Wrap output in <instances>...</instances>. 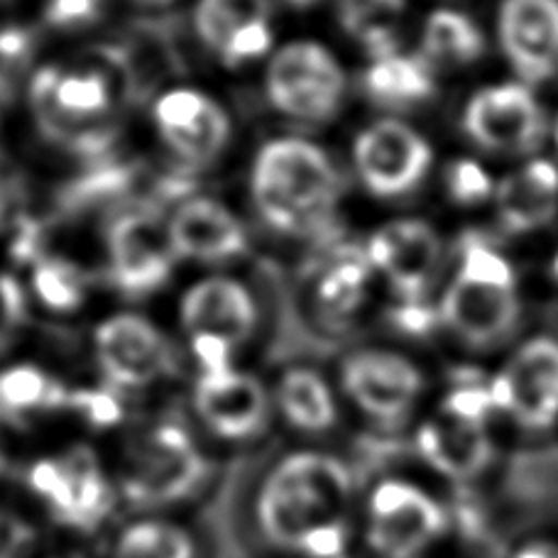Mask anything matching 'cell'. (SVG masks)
Listing matches in <instances>:
<instances>
[{
	"label": "cell",
	"mask_w": 558,
	"mask_h": 558,
	"mask_svg": "<svg viewBox=\"0 0 558 558\" xmlns=\"http://www.w3.org/2000/svg\"><path fill=\"white\" fill-rule=\"evenodd\" d=\"M353 475L328 453L302 451L279 461L257 495V524L277 549L306 558H341L348 542Z\"/></svg>",
	"instance_id": "6da1fadb"
},
{
	"label": "cell",
	"mask_w": 558,
	"mask_h": 558,
	"mask_svg": "<svg viewBox=\"0 0 558 558\" xmlns=\"http://www.w3.org/2000/svg\"><path fill=\"white\" fill-rule=\"evenodd\" d=\"M355 167L375 196H404L432 167V147L410 125L380 121L355 140Z\"/></svg>",
	"instance_id": "9c48e42d"
},
{
	"label": "cell",
	"mask_w": 558,
	"mask_h": 558,
	"mask_svg": "<svg viewBox=\"0 0 558 558\" xmlns=\"http://www.w3.org/2000/svg\"><path fill=\"white\" fill-rule=\"evenodd\" d=\"M371 260L361 251H345L328 267L318 284V299L331 314L343 316L363 302Z\"/></svg>",
	"instance_id": "f546056e"
},
{
	"label": "cell",
	"mask_w": 558,
	"mask_h": 558,
	"mask_svg": "<svg viewBox=\"0 0 558 558\" xmlns=\"http://www.w3.org/2000/svg\"><path fill=\"white\" fill-rule=\"evenodd\" d=\"M424 49L426 57L434 62L468 64L483 54L485 39L465 15L438 10L426 20L424 27Z\"/></svg>",
	"instance_id": "83f0119b"
},
{
	"label": "cell",
	"mask_w": 558,
	"mask_h": 558,
	"mask_svg": "<svg viewBox=\"0 0 558 558\" xmlns=\"http://www.w3.org/2000/svg\"><path fill=\"white\" fill-rule=\"evenodd\" d=\"M341 558H343V556H341Z\"/></svg>",
	"instance_id": "bcb514c9"
},
{
	"label": "cell",
	"mask_w": 558,
	"mask_h": 558,
	"mask_svg": "<svg viewBox=\"0 0 558 558\" xmlns=\"http://www.w3.org/2000/svg\"><path fill=\"white\" fill-rule=\"evenodd\" d=\"M192 348L198 365H202L204 375H221L233 371L231 367V343L221 341L214 336H194Z\"/></svg>",
	"instance_id": "60d3db41"
},
{
	"label": "cell",
	"mask_w": 558,
	"mask_h": 558,
	"mask_svg": "<svg viewBox=\"0 0 558 558\" xmlns=\"http://www.w3.org/2000/svg\"><path fill=\"white\" fill-rule=\"evenodd\" d=\"M72 395L54 377L33 365H15L0 373V422L23 426L29 416L64 407Z\"/></svg>",
	"instance_id": "603a6c76"
},
{
	"label": "cell",
	"mask_w": 558,
	"mask_h": 558,
	"mask_svg": "<svg viewBox=\"0 0 558 558\" xmlns=\"http://www.w3.org/2000/svg\"><path fill=\"white\" fill-rule=\"evenodd\" d=\"M448 517L434 497L404 481H383L367 502V546L380 558H416L444 534Z\"/></svg>",
	"instance_id": "52a82bcc"
},
{
	"label": "cell",
	"mask_w": 558,
	"mask_h": 558,
	"mask_svg": "<svg viewBox=\"0 0 558 558\" xmlns=\"http://www.w3.org/2000/svg\"><path fill=\"white\" fill-rule=\"evenodd\" d=\"M500 39L524 82L551 78L558 72V0H505Z\"/></svg>",
	"instance_id": "2e32d148"
},
{
	"label": "cell",
	"mask_w": 558,
	"mask_h": 558,
	"mask_svg": "<svg viewBox=\"0 0 558 558\" xmlns=\"http://www.w3.org/2000/svg\"><path fill=\"white\" fill-rule=\"evenodd\" d=\"M343 387L367 416L397 424L412 412L422 392V373L397 353L361 351L343 365Z\"/></svg>",
	"instance_id": "8fae6325"
},
{
	"label": "cell",
	"mask_w": 558,
	"mask_h": 558,
	"mask_svg": "<svg viewBox=\"0 0 558 558\" xmlns=\"http://www.w3.org/2000/svg\"><path fill=\"white\" fill-rule=\"evenodd\" d=\"M505 495L526 514L558 510V448L512 456L505 473Z\"/></svg>",
	"instance_id": "cb8c5ba5"
},
{
	"label": "cell",
	"mask_w": 558,
	"mask_h": 558,
	"mask_svg": "<svg viewBox=\"0 0 558 558\" xmlns=\"http://www.w3.org/2000/svg\"><path fill=\"white\" fill-rule=\"evenodd\" d=\"M155 123L165 143L186 162L206 165L223 153L231 121L206 94L177 88L155 104Z\"/></svg>",
	"instance_id": "5bb4252c"
},
{
	"label": "cell",
	"mask_w": 558,
	"mask_h": 558,
	"mask_svg": "<svg viewBox=\"0 0 558 558\" xmlns=\"http://www.w3.org/2000/svg\"><path fill=\"white\" fill-rule=\"evenodd\" d=\"M194 404L204 424L231 441H245L263 434L270 418V400H267L265 387L253 375L235 371L202 375L194 392Z\"/></svg>",
	"instance_id": "e0dca14e"
},
{
	"label": "cell",
	"mask_w": 558,
	"mask_h": 558,
	"mask_svg": "<svg viewBox=\"0 0 558 558\" xmlns=\"http://www.w3.org/2000/svg\"><path fill=\"white\" fill-rule=\"evenodd\" d=\"M448 192L458 204H477L493 194V179L475 162H453L448 169Z\"/></svg>",
	"instance_id": "836d02e7"
},
{
	"label": "cell",
	"mask_w": 558,
	"mask_h": 558,
	"mask_svg": "<svg viewBox=\"0 0 558 558\" xmlns=\"http://www.w3.org/2000/svg\"><path fill=\"white\" fill-rule=\"evenodd\" d=\"M177 255L202 263H223L245 251V231L226 206L211 198H194L167 226Z\"/></svg>",
	"instance_id": "ffe728a7"
},
{
	"label": "cell",
	"mask_w": 558,
	"mask_h": 558,
	"mask_svg": "<svg viewBox=\"0 0 558 558\" xmlns=\"http://www.w3.org/2000/svg\"><path fill=\"white\" fill-rule=\"evenodd\" d=\"M69 404H72L74 410L82 412V416L88 424H94L98 428L121 422V416H123V410H121V404H118L116 397L104 392V390L74 392Z\"/></svg>",
	"instance_id": "74e56055"
},
{
	"label": "cell",
	"mask_w": 558,
	"mask_h": 558,
	"mask_svg": "<svg viewBox=\"0 0 558 558\" xmlns=\"http://www.w3.org/2000/svg\"><path fill=\"white\" fill-rule=\"evenodd\" d=\"M101 15V0H47L45 20L52 27L72 29L92 25Z\"/></svg>",
	"instance_id": "8d00e7d4"
},
{
	"label": "cell",
	"mask_w": 558,
	"mask_h": 558,
	"mask_svg": "<svg viewBox=\"0 0 558 558\" xmlns=\"http://www.w3.org/2000/svg\"><path fill=\"white\" fill-rule=\"evenodd\" d=\"M554 272H556V277H558V257H556V263H554Z\"/></svg>",
	"instance_id": "f6af8a7d"
},
{
	"label": "cell",
	"mask_w": 558,
	"mask_h": 558,
	"mask_svg": "<svg viewBox=\"0 0 558 558\" xmlns=\"http://www.w3.org/2000/svg\"><path fill=\"white\" fill-rule=\"evenodd\" d=\"M438 318H441V312H436L434 306H428L424 299H416V302H402L400 306H395L390 312V322L407 336H428L436 328Z\"/></svg>",
	"instance_id": "f35d334b"
},
{
	"label": "cell",
	"mask_w": 558,
	"mask_h": 558,
	"mask_svg": "<svg viewBox=\"0 0 558 558\" xmlns=\"http://www.w3.org/2000/svg\"><path fill=\"white\" fill-rule=\"evenodd\" d=\"M29 101L37 128L49 143L74 149L78 155H98L111 145V86L96 69H39L29 86Z\"/></svg>",
	"instance_id": "3957f363"
},
{
	"label": "cell",
	"mask_w": 558,
	"mask_h": 558,
	"mask_svg": "<svg viewBox=\"0 0 558 558\" xmlns=\"http://www.w3.org/2000/svg\"><path fill=\"white\" fill-rule=\"evenodd\" d=\"M441 322L471 348H495L514 333L520 299L514 287L485 284L458 275L441 302Z\"/></svg>",
	"instance_id": "4fadbf2b"
},
{
	"label": "cell",
	"mask_w": 558,
	"mask_h": 558,
	"mask_svg": "<svg viewBox=\"0 0 558 558\" xmlns=\"http://www.w3.org/2000/svg\"><path fill=\"white\" fill-rule=\"evenodd\" d=\"M113 558H196V546L182 526L147 520L118 536Z\"/></svg>",
	"instance_id": "f1b7e54d"
},
{
	"label": "cell",
	"mask_w": 558,
	"mask_h": 558,
	"mask_svg": "<svg viewBox=\"0 0 558 558\" xmlns=\"http://www.w3.org/2000/svg\"><path fill=\"white\" fill-rule=\"evenodd\" d=\"M465 133L490 153L524 155L542 145L546 123L530 88L505 84L485 88L465 108Z\"/></svg>",
	"instance_id": "30bf717a"
},
{
	"label": "cell",
	"mask_w": 558,
	"mask_h": 558,
	"mask_svg": "<svg viewBox=\"0 0 558 558\" xmlns=\"http://www.w3.org/2000/svg\"><path fill=\"white\" fill-rule=\"evenodd\" d=\"M365 94L375 104L400 108L426 101L434 94L432 69L418 57L377 59L363 76Z\"/></svg>",
	"instance_id": "484cf974"
},
{
	"label": "cell",
	"mask_w": 558,
	"mask_h": 558,
	"mask_svg": "<svg viewBox=\"0 0 558 558\" xmlns=\"http://www.w3.org/2000/svg\"><path fill=\"white\" fill-rule=\"evenodd\" d=\"M270 0H198L194 25L204 45L223 52L231 37L253 23H267Z\"/></svg>",
	"instance_id": "4316f807"
},
{
	"label": "cell",
	"mask_w": 558,
	"mask_h": 558,
	"mask_svg": "<svg viewBox=\"0 0 558 558\" xmlns=\"http://www.w3.org/2000/svg\"><path fill=\"white\" fill-rule=\"evenodd\" d=\"M182 318L192 338L214 336L238 345L255 331L257 308L243 284L226 277H211L189 289Z\"/></svg>",
	"instance_id": "d6986e66"
},
{
	"label": "cell",
	"mask_w": 558,
	"mask_h": 558,
	"mask_svg": "<svg viewBox=\"0 0 558 558\" xmlns=\"http://www.w3.org/2000/svg\"><path fill=\"white\" fill-rule=\"evenodd\" d=\"M96 357L113 385L145 387L167 371L169 348L145 318L121 314L96 331Z\"/></svg>",
	"instance_id": "9a60e30c"
},
{
	"label": "cell",
	"mask_w": 558,
	"mask_h": 558,
	"mask_svg": "<svg viewBox=\"0 0 558 558\" xmlns=\"http://www.w3.org/2000/svg\"><path fill=\"white\" fill-rule=\"evenodd\" d=\"M514 558H558V546L546 544V542H534L517 551Z\"/></svg>",
	"instance_id": "b9f144b4"
},
{
	"label": "cell",
	"mask_w": 558,
	"mask_h": 558,
	"mask_svg": "<svg viewBox=\"0 0 558 558\" xmlns=\"http://www.w3.org/2000/svg\"><path fill=\"white\" fill-rule=\"evenodd\" d=\"M143 3H167V0H143Z\"/></svg>",
	"instance_id": "ee69618b"
},
{
	"label": "cell",
	"mask_w": 558,
	"mask_h": 558,
	"mask_svg": "<svg viewBox=\"0 0 558 558\" xmlns=\"http://www.w3.org/2000/svg\"><path fill=\"white\" fill-rule=\"evenodd\" d=\"M461 253H463V265L461 272L468 279H475V282L485 284H502V287H514V275L512 267L507 265L500 255H497L490 243L483 241L481 235H465L461 241Z\"/></svg>",
	"instance_id": "1f68e13d"
},
{
	"label": "cell",
	"mask_w": 558,
	"mask_h": 558,
	"mask_svg": "<svg viewBox=\"0 0 558 558\" xmlns=\"http://www.w3.org/2000/svg\"><path fill=\"white\" fill-rule=\"evenodd\" d=\"M25 322V296L17 279L0 275V353H5Z\"/></svg>",
	"instance_id": "e575fe53"
},
{
	"label": "cell",
	"mask_w": 558,
	"mask_h": 558,
	"mask_svg": "<svg viewBox=\"0 0 558 558\" xmlns=\"http://www.w3.org/2000/svg\"><path fill=\"white\" fill-rule=\"evenodd\" d=\"M272 45V29L270 23H253L231 37V43L226 45L221 52V59L226 64H245L253 59H260Z\"/></svg>",
	"instance_id": "d590c367"
},
{
	"label": "cell",
	"mask_w": 558,
	"mask_h": 558,
	"mask_svg": "<svg viewBox=\"0 0 558 558\" xmlns=\"http://www.w3.org/2000/svg\"><path fill=\"white\" fill-rule=\"evenodd\" d=\"M169 231L147 214H128L111 226L108 257L113 282L131 296H143L162 287L174 263Z\"/></svg>",
	"instance_id": "7c38bea8"
},
{
	"label": "cell",
	"mask_w": 558,
	"mask_h": 558,
	"mask_svg": "<svg viewBox=\"0 0 558 558\" xmlns=\"http://www.w3.org/2000/svg\"><path fill=\"white\" fill-rule=\"evenodd\" d=\"M33 287L39 302L54 312H74L76 306H82L86 294L84 275L74 263L62 257H43L35 265Z\"/></svg>",
	"instance_id": "4dcf8cb0"
},
{
	"label": "cell",
	"mask_w": 558,
	"mask_h": 558,
	"mask_svg": "<svg viewBox=\"0 0 558 558\" xmlns=\"http://www.w3.org/2000/svg\"><path fill=\"white\" fill-rule=\"evenodd\" d=\"M27 483L54 520L72 530H96L113 507L111 485L88 446H74L62 456L37 461L29 468Z\"/></svg>",
	"instance_id": "5b68a950"
},
{
	"label": "cell",
	"mask_w": 558,
	"mask_h": 558,
	"mask_svg": "<svg viewBox=\"0 0 558 558\" xmlns=\"http://www.w3.org/2000/svg\"><path fill=\"white\" fill-rule=\"evenodd\" d=\"M367 260L387 275L402 302H416L434 279L438 238L422 221H397L373 235Z\"/></svg>",
	"instance_id": "ac0fdd59"
},
{
	"label": "cell",
	"mask_w": 558,
	"mask_h": 558,
	"mask_svg": "<svg viewBox=\"0 0 558 558\" xmlns=\"http://www.w3.org/2000/svg\"><path fill=\"white\" fill-rule=\"evenodd\" d=\"M253 198L277 231L322 233L338 202V174L324 149L306 140H275L255 159Z\"/></svg>",
	"instance_id": "7a4b0ae2"
},
{
	"label": "cell",
	"mask_w": 558,
	"mask_h": 558,
	"mask_svg": "<svg viewBox=\"0 0 558 558\" xmlns=\"http://www.w3.org/2000/svg\"><path fill=\"white\" fill-rule=\"evenodd\" d=\"M493 410H497V407L493 402L490 385L453 387V392L444 402V416L468 424H485V418L490 416Z\"/></svg>",
	"instance_id": "d6a6232c"
},
{
	"label": "cell",
	"mask_w": 558,
	"mask_h": 558,
	"mask_svg": "<svg viewBox=\"0 0 558 558\" xmlns=\"http://www.w3.org/2000/svg\"><path fill=\"white\" fill-rule=\"evenodd\" d=\"M497 410L510 412L530 432H546L558 418V341L536 338L520 348L502 375L490 380Z\"/></svg>",
	"instance_id": "ba28073f"
},
{
	"label": "cell",
	"mask_w": 558,
	"mask_h": 558,
	"mask_svg": "<svg viewBox=\"0 0 558 558\" xmlns=\"http://www.w3.org/2000/svg\"><path fill=\"white\" fill-rule=\"evenodd\" d=\"M35 532L17 514L0 510V558H23L33 544Z\"/></svg>",
	"instance_id": "ab89813d"
},
{
	"label": "cell",
	"mask_w": 558,
	"mask_h": 558,
	"mask_svg": "<svg viewBox=\"0 0 558 558\" xmlns=\"http://www.w3.org/2000/svg\"><path fill=\"white\" fill-rule=\"evenodd\" d=\"M558 208V169L549 162H530L497 189V211L512 233L546 226Z\"/></svg>",
	"instance_id": "7402d4cb"
},
{
	"label": "cell",
	"mask_w": 558,
	"mask_h": 558,
	"mask_svg": "<svg viewBox=\"0 0 558 558\" xmlns=\"http://www.w3.org/2000/svg\"><path fill=\"white\" fill-rule=\"evenodd\" d=\"M206 475L208 465L192 436L182 426L165 424L133 448L123 493L137 507H167L194 495Z\"/></svg>",
	"instance_id": "277c9868"
},
{
	"label": "cell",
	"mask_w": 558,
	"mask_h": 558,
	"mask_svg": "<svg viewBox=\"0 0 558 558\" xmlns=\"http://www.w3.org/2000/svg\"><path fill=\"white\" fill-rule=\"evenodd\" d=\"M277 402L287 422L299 432L324 434L336 424V402L331 390H328L322 375L306 371V367H294L282 377Z\"/></svg>",
	"instance_id": "d4e9b609"
},
{
	"label": "cell",
	"mask_w": 558,
	"mask_h": 558,
	"mask_svg": "<svg viewBox=\"0 0 558 558\" xmlns=\"http://www.w3.org/2000/svg\"><path fill=\"white\" fill-rule=\"evenodd\" d=\"M345 76L326 47L316 43H292L267 69V96L289 118L322 123L341 108Z\"/></svg>",
	"instance_id": "8992f818"
},
{
	"label": "cell",
	"mask_w": 558,
	"mask_h": 558,
	"mask_svg": "<svg viewBox=\"0 0 558 558\" xmlns=\"http://www.w3.org/2000/svg\"><path fill=\"white\" fill-rule=\"evenodd\" d=\"M416 451L434 471L458 483L483 475L495 461V446L485 426L458 422L451 416L426 422L418 428Z\"/></svg>",
	"instance_id": "44dd1931"
},
{
	"label": "cell",
	"mask_w": 558,
	"mask_h": 558,
	"mask_svg": "<svg viewBox=\"0 0 558 558\" xmlns=\"http://www.w3.org/2000/svg\"><path fill=\"white\" fill-rule=\"evenodd\" d=\"M377 3H383V5H387V8H395V10H400V8L404 5V0H377Z\"/></svg>",
	"instance_id": "7bdbcfd3"
}]
</instances>
